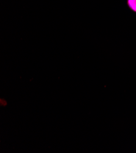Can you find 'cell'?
I'll list each match as a JSON object with an SVG mask.
<instances>
[{
  "mask_svg": "<svg viewBox=\"0 0 136 153\" xmlns=\"http://www.w3.org/2000/svg\"><path fill=\"white\" fill-rule=\"evenodd\" d=\"M128 5L132 10L136 12V0H128Z\"/></svg>",
  "mask_w": 136,
  "mask_h": 153,
  "instance_id": "6da1fadb",
  "label": "cell"
}]
</instances>
